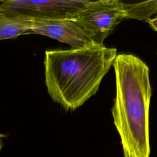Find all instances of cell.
Wrapping results in <instances>:
<instances>
[{
  "instance_id": "cell-1",
  "label": "cell",
  "mask_w": 157,
  "mask_h": 157,
  "mask_svg": "<svg viewBox=\"0 0 157 157\" xmlns=\"http://www.w3.org/2000/svg\"><path fill=\"white\" fill-rule=\"evenodd\" d=\"M116 95L112 109L124 157H150L149 68L132 54H117L112 64Z\"/></svg>"
},
{
  "instance_id": "cell-2",
  "label": "cell",
  "mask_w": 157,
  "mask_h": 157,
  "mask_svg": "<svg viewBox=\"0 0 157 157\" xmlns=\"http://www.w3.org/2000/svg\"><path fill=\"white\" fill-rule=\"evenodd\" d=\"M117 55L116 48L104 45L45 51L48 94L65 110L77 109L96 93Z\"/></svg>"
},
{
  "instance_id": "cell-3",
  "label": "cell",
  "mask_w": 157,
  "mask_h": 157,
  "mask_svg": "<svg viewBox=\"0 0 157 157\" xmlns=\"http://www.w3.org/2000/svg\"><path fill=\"white\" fill-rule=\"evenodd\" d=\"M126 18L124 3L118 0L90 1L76 14L74 20L88 34L98 45L115 26Z\"/></svg>"
},
{
  "instance_id": "cell-4",
  "label": "cell",
  "mask_w": 157,
  "mask_h": 157,
  "mask_svg": "<svg viewBox=\"0 0 157 157\" xmlns=\"http://www.w3.org/2000/svg\"><path fill=\"white\" fill-rule=\"evenodd\" d=\"M90 1L83 0H7L0 1V12L11 17L33 20L74 19Z\"/></svg>"
},
{
  "instance_id": "cell-5",
  "label": "cell",
  "mask_w": 157,
  "mask_h": 157,
  "mask_svg": "<svg viewBox=\"0 0 157 157\" xmlns=\"http://www.w3.org/2000/svg\"><path fill=\"white\" fill-rule=\"evenodd\" d=\"M29 34L45 36L71 46L81 48L98 45L74 19L33 20Z\"/></svg>"
},
{
  "instance_id": "cell-6",
  "label": "cell",
  "mask_w": 157,
  "mask_h": 157,
  "mask_svg": "<svg viewBox=\"0 0 157 157\" xmlns=\"http://www.w3.org/2000/svg\"><path fill=\"white\" fill-rule=\"evenodd\" d=\"M33 20L22 17H11L0 12V40L29 34Z\"/></svg>"
},
{
  "instance_id": "cell-7",
  "label": "cell",
  "mask_w": 157,
  "mask_h": 157,
  "mask_svg": "<svg viewBox=\"0 0 157 157\" xmlns=\"http://www.w3.org/2000/svg\"><path fill=\"white\" fill-rule=\"evenodd\" d=\"M124 8L126 18L147 20L151 15L157 12V0L131 4L124 3Z\"/></svg>"
},
{
  "instance_id": "cell-8",
  "label": "cell",
  "mask_w": 157,
  "mask_h": 157,
  "mask_svg": "<svg viewBox=\"0 0 157 157\" xmlns=\"http://www.w3.org/2000/svg\"><path fill=\"white\" fill-rule=\"evenodd\" d=\"M146 21L149 24V25L155 31H157V16L154 18H148Z\"/></svg>"
},
{
  "instance_id": "cell-9",
  "label": "cell",
  "mask_w": 157,
  "mask_h": 157,
  "mask_svg": "<svg viewBox=\"0 0 157 157\" xmlns=\"http://www.w3.org/2000/svg\"><path fill=\"white\" fill-rule=\"evenodd\" d=\"M6 135L0 133V151L2 150L3 147V139L6 137Z\"/></svg>"
}]
</instances>
